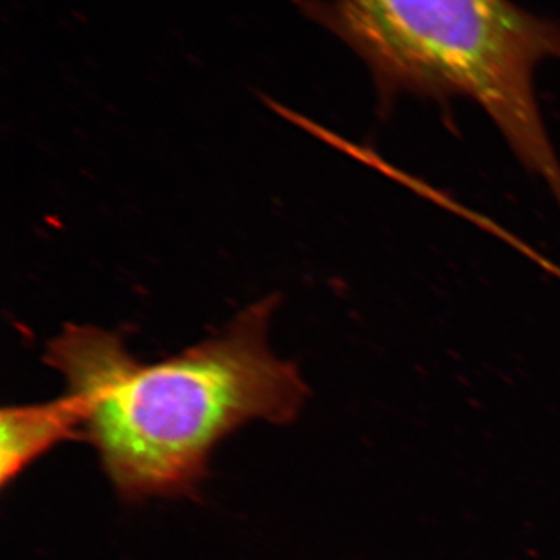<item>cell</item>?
Wrapping results in <instances>:
<instances>
[{"mask_svg": "<svg viewBox=\"0 0 560 560\" xmlns=\"http://www.w3.org/2000/svg\"><path fill=\"white\" fill-rule=\"evenodd\" d=\"M278 304L265 298L221 334L158 363L135 359L120 335L101 327L66 324L51 338L44 363L65 377L83 440L124 499L186 495L232 431L298 418L307 385L268 346Z\"/></svg>", "mask_w": 560, "mask_h": 560, "instance_id": "6da1fadb", "label": "cell"}, {"mask_svg": "<svg viewBox=\"0 0 560 560\" xmlns=\"http://www.w3.org/2000/svg\"><path fill=\"white\" fill-rule=\"evenodd\" d=\"M305 13L370 68L385 95L464 97L499 127L560 206V161L536 95L560 27L510 0H307Z\"/></svg>", "mask_w": 560, "mask_h": 560, "instance_id": "7a4b0ae2", "label": "cell"}, {"mask_svg": "<svg viewBox=\"0 0 560 560\" xmlns=\"http://www.w3.org/2000/svg\"><path fill=\"white\" fill-rule=\"evenodd\" d=\"M0 429L2 488L16 480L33 460L60 442L83 440V420L79 407L68 394L47 404L3 408Z\"/></svg>", "mask_w": 560, "mask_h": 560, "instance_id": "3957f363", "label": "cell"}]
</instances>
